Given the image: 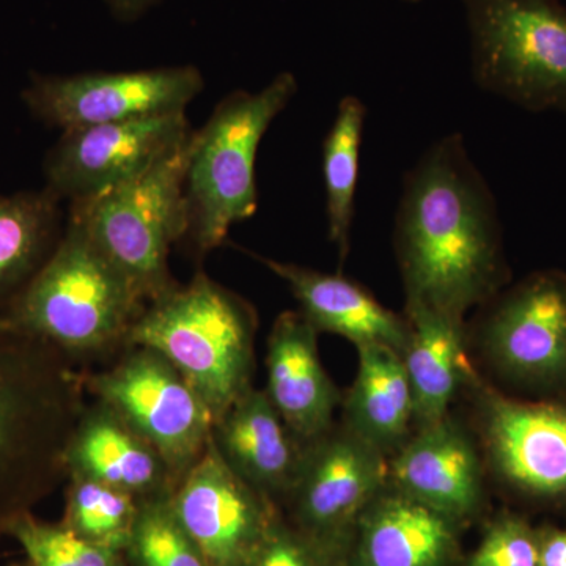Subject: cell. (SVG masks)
Instances as JSON below:
<instances>
[{
	"instance_id": "obj_1",
	"label": "cell",
	"mask_w": 566,
	"mask_h": 566,
	"mask_svg": "<svg viewBox=\"0 0 566 566\" xmlns=\"http://www.w3.org/2000/svg\"><path fill=\"white\" fill-rule=\"evenodd\" d=\"M394 248L406 304L465 322L469 311L504 290L497 203L460 134L434 142L406 174Z\"/></svg>"
},
{
	"instance_id": "obj_14",
	"label": "cell",
	"mask_w": 566,
	"mask_h": 566,
	"mask_svg": "<svg viewBox=\"0 0 566 566\" xmlns=\"http://www.w3.org/2000/svg\"><path fill=\"white\" fill-rule=\"evenodd\" d=\"M178 524L210 566H245L281 510L240 479L212 442L170 497Z\"/></svg>"
},
{
	"instance_id": "obj_6",
	"label": "cell",
	"mask_w": 566,
	"mask_h": 566,
	"mask_svg": "<svg viewBox=\"0 0 566 566\" xmlns=\"http://www.w3.org/2000/svg\"><path fill=\"white\" fill-rule=\"evenodd\" d=\"M192 134L136 177L87 202L71 203L70 218L148 304L180 285L170 274L169 252L189 229L185 182Z\"/></svg>"
},
{
	"instance_id": "obj_32",
	"label": "cell",
	"mask_w": 566,
	"mask_h": 566,
	"mask_svg": "<svg viewBox=\"0 0 566 566\" xmlns=\"http://www.w3.org/2000/svg\"><path fill=\"white\" fill-rule=\"evenodd\" d=\"M405 2L417 3V2H420V0H405Z\"/></svg>"
},
{
	"instance_id": "obj_5",
	"label": "cell",
	"mask_w": 566,
	"mask_h": 566,
	"mask_svg": "<svg viewBox=\"0 0 566 566\" xmlns=\"http://www.w3.org/2000/svg\"><path fill=\"white\" fill-rule=\"evenodd\" d=\"M296 92L293 73L277 74L260 92H234L223 98L207 125L192 134L185 182L186 237L199 259L223 244L234 223L255 214L256 151Z\"/></svg>"
},
{
	"instance_id": "obj_22",
	"label": "cell",
	"mask_w": 566,
	"mask_h": 566,
	"mask_svg": "<svg viewBox=\"0 0 566 566\" xmlns=\"http://www.w3.org/2000/svg\"><path fill=\"white\" fill-rule=\"evenodd\" d=\"M356 349L359 367L342 403V422L389 458L415 431V401L403 357L381 345Z\"/></svg>"
},
{
	"instance_id": "obj_19",
	"label": "cell",
	"mask_w": 566,
	"mask_h": 566,
	"mask_svg": "<svg viewBox=\"0 0 566 566\" xmlns=\"http://www.w3.org/2000/svg\"><path fill=\"white\" fill-rule=\"evenodd\" d=\"M66 463L69 475L92 476L140 502L172 497L178 485L161 453L99 400L85 406L71 438Z\"/></svg>"
},
{
	"instance_id": "obj_33",
	"label": "cell",
	"mask_w": 566,
	"mask_h": 566,
	"mask_svg": "<svg viewBox=\"0 0 566 566\" xmlns=\"http://www.w3.org/2000/svg\"><path fill=\"white\" fill-rule=\"evenodd\" d=\"M13 566H31V565H29V564H25V565H13Z\"/></svg>"
},
{
	"instance_id": "obj_25",
	"label": "cell",
	"mask_w": 566,
	"mask_h": 566,
	"mask_svg": "<svg viewBox=\"0 0 566 566\" xmlns=\"http://www.w3.org/2000/svg\"><path fill=\"white\" fill-rule=\"evenodd\" d=\"M66 482L63 524L87 542L125 554L139 515V499L87 475L70 474Z\"/></svg>"
},
{
	"instance_id": "obj_10",
	"label": "cell",
	"mask_w": 566,
	"mask_h": 566,
	"mask_svg": "<svg viewBox=\"0 0 566 566\" xmlns=\"http://www.w3.org/2000/svg\"><path fill=\"white\" fill-rule=\"evenodd\" d=\"M386 485L387 457L340 420L305 447L300 475L281 512L346 566L357 523Z\"/></svg>"
},
{
	"instance_id": "obj_26",
	"label": "cell",
	"mask_w": 566,
	"mask_h": 566,
	"mask_svg": "<svg viewBox=\"0 0 566 566\" xmlns=\"http://www.w3.org/2000/svg\"><path fill=\"white\" fill-rule=\"evenodd\" d=\"M9 536L20 543L31 566H129L125 554L95 545L65 524H51L25 513L11 524Z\"/></svg>"
},
{
	"instance_id": "obj_30",
	"label": "cell",
	"mask_w": 566,
	"mask_h": 566,
	"mask_svg": "<svg viewBox=\"0 0 566 566\" xmlns=\"http://www.w3.org/2000/svg\"><path fill=\"white\" fill-rule=\"evenodd\" d=\"M538 531L539 566H566V531L543 526Z\"/></svg>"
},
{
	"instance_id": "obj_18",
	"label": "cell",
	"mask_w": 566,
	"mask_h": 566,
	"mask_svg": "<svg viewBox=\"0 0 566 566\" xmlns=\"http://www.w3.org/2000/svg\"><path fill=\"white\" fill-rule=\"evenodd\" d=\"M461 528L387 482L357 523L346 566H457Z\"/></svg>"
},
{
	"instance_id": "obj_28",
	"label": "cell",
	"mask_w": 566,
	"mask_h": 566,
	"mask_svg": "<svg viewBox=\"0 0 566 566\" xmlns=\"http://www.w3.org/2000/svg\"><path fill=\"white\" fill-rule=\"evenodd\" d=\"M464 566H539L538 531L515 513H502Z\"/></svg>"
},
{
	"instance_id": "obj_13",
	"label": "cell",
	"mask_w": 566,
	"mask_h": 566,
	"mask_svg": "<svg viewBox=\"0 0 566 566\" xmlns=\"http://www.w3.org/2000/svg\"><path fill=\"white\" fill-rule=\"evenodd\" d=\"M191 133L185 112L69 129L44 159V189L61 202H87L136 177Z\"/></svg>"
},
{
	"instance_id": "obj_15",
	"label": "cell",
	"mask_w": 566,
	"mask_h": 566,
	"mask_svg": "<svg viewBox=\"0 0 566 566\" xmlns=\"http://www.w3.org/2000/svg\"><path fill=\"white\" fill-rule=\"evenodd\" d=\"M486 475L479 441L452 412L438 422L417 428L387 458L390 486L461 527L485 509Z\"/></svg>"
},
{
	"instance_id": "obj_4",
	"label": "cell",
	"mask_w": 566,
	"mask_h": 566,
	"mask_svg": "<svg viewBox=\"0 0 566 566\" xmlns=\"http://www.w3.org/2000/svg\"><path fill=\"white\" fill-rule=\"evenodd\" d=\"M251 303L205 273L148 304L128 346L155 349L203 398L212 423L253 387L255 335Z\"/></svg>"
},
{
	"instance_id": "obj_16",
	"label": "cell",
	"mask_w": 566,
	"mask_h": 566,
	"mask_svg": "<svg viewBox=\"0 0 566 566\" xmlns=\"http://www.w3.org/2000/svg\"><path fill=\"white\" fill-rule=\"evenodd\" d=\"M318 331L301 311H285L268 335L266 392L286 427L304 444L335 423L344 397L324 370Z\"/></svg>"
},
{
	"instance_id": "obj_11",
	"label": "cell",
	"mask_w": 566,
	"mask_h": 566,
	"mask_svg": "<svg viewBox=\"0 0 566 566\" xmlns=\"http://www.w3.org/2000/svg\"><path fill=\"white\" fill-rule=\"evenodd\" d=\"M472 335L483 359L510 385L566 390V274L527 275L482 305Z\"/></svg>"
},
{
	"instance_id": "obj_9",
	"label": "cell",
	"mask_w": 566,
	"mask_h": 566,
	"mask_svg": "<svg viewBox=\"0 0 566 566\" xmlns=\"http://www.w3.org/2000/svg\"><path fill=\"white\" fill-rule=\"evenodd\" d=\"M463 389L474 406L488 474L526 501L566 506V403L517 400L471 365Z\"/></svg>"
},
{
	"instance_id": "obj_21",
	"label": "cell",
	"mask_w": 566,
	"mask_h": 566,
	"mask_svg": "<svg viewBox=\"0 0 566 566\" xmlns=\"http://www.w3.org/2000/svg\"><path fill=\"white\" fill-rule=\"evenodd\" d=\"M409 340L401 357L415 401V430L449 416L463 390L469 364L468 326L463 319L422 304H406Z\"/></svg>"
},
{
	"instance_id": "obj_24",
	"label": "cell",
	"mask_w": 566,
	"mask_h": 566,
	"mask_svg": "<svg viewBox=\"0 0 566 566\" xmlns=\"http://www.w3.org/2000/svg\"><path fill=\"white\" fill-rule=\"evenodd\" d=\"M367 109L357 96H345L323 145V175L331 243L344 263L352 245L354 200L359 178L360 142Z\"/></svg>"
},
{
	"instance_id": "obj_7",
	"label": "cell",
	"mask_w": 566,
	"mask_h": 566,
	"mask_svg": "<svg viewBox=\"0 0 566 566\" xmlns=\"http://www.w3.org/2000/svg\"><path fill=\"white\" fill-rule=\"evenodd\" d=\"M472 76L531 112L566 114V6L562 0H461Z\"/></svg>"
},
{
	"instance_id": "obj_2",
	"label": "cell",
	"mask_w": 566,
	"mask_h": 566,
	"mask_svg": "<svg viewBox=\"0 0 566 566\" xmlns=\"http://www.w3.org/2000/svg\"><path fill=\"white\" fill-rule=\"evenodd\" d=\"M85 395L82 365L0 322V538L69 479Z\"/></svg>"
},
{
	"instance_id": "obj_8",
	"label": "cell",
	"mask_w": 566,
	"mask_h": 566,
	"mask_svg": "<svg viewBox=\"0 0 566 566\" xmlns=\"http://www.w3.org/2000/svg\"><path fill=\"white\" fill-rule=\"evenodd\" d=\"M112 359L103 370L85 371L87 394L147 439L180 483L210 444V409L161 353L132 345Z\"/></svg>"
},
{
	"instance_id": "obj_20",
	"label": "cell",
	"mask_w": 566,
	"mask_h": 566,
	"mask_svg": "<svg viewBox=\"0 0 566 566\" xmlns=\"http://www.w3.org/2000/svg\"><path fill=\"white\" fill-rule=\"evenodd\" d=\"M289 285L300 311L319 334L342 335L354 346L381 345L403 354L409 340L405 315L385 307L359 283L342 274L256 256Z\"/></svg>"
},
{
	"instance_id": "obj_27",
	"label": "cell",
	"mask_w": 566,
	"mask_h": 566,
	"mask_svg": "<svg viewBox=\"0 0 566 566\" xmlns=\"http://www.w3.org/2000/svg\"><path fill=\"white\" fill-rule=\"evenodd\" d=\"M125 557L129 566H210L178 524L170 497L140 502Z\"/></svg>"
},
{
	"instance_id": "obj_12",
	"label": "cell",
	"mask_w": 566,
	"mask_h": 566,
	"mask_svg": "<svg viewBox=\"0 0 566 566\" xmlns=\"http://www.w3.org/2000/svg\"><path fill=\"white\" fill-rule=\"evenodd\" d=\"M203 77L193 66L35 76L24 103L48 126L69 129L182 114L202 92Z\"/></svg>"
},
{
	"instance_id": "obj_3",
	"label": "cell",
	"mask_w": 566,
	"mask_h": 566,
	"mask_svg": "<svg viewBox=\"0 0 566 566\" xmlns=\"http://www.w3.org/2000/svg\"><path fill=\"white\" fill-rule=\"evenodd\" d=\"M147 305L136 285L70 218L50 259L0 311V322L84 367L128 348Z\"/></svg>"
},
{
	"instance_id": "obj_23",
	"label": "cell",
	"mask_w": 566,
	"mask_h": 566,
	"mask_svg": "<svg viewBox=\"0 0 566 566\" xmlns=\"http://www.w3.org/2000/svg\"><path fill=\"white\" fill-rule=\"evenodd\" d=\"M59 205L46 189L0 196V311L32 281L61 240Z\"/></svg>"
},
{
	"instance_id": "obj_17",
	"label": "cell",
	"mask_w": 566,
	"mask_h": 566,
	"mask_svg": "<svg viewBox=\"0 0 566 566\" xmlns=\"http://www.w3.org/2000/svg\"><path fill=\"white\" fill-rule=\"evenodd\" d=\"M212 442L230 469L279 510L292 494L305 455L262 389L252 387L212 423Z\"/></svg>"
},
{
	"instance_id": "obj_29",
	"label": "cell",
	"mask_w": 566,
	"mask_h": 566,
	"mask_svg": "<svg viewBox=\"0 0 566 566\" xmlns=\"http://www.w3.org/2000/svg\"><path fill=\"white\" fill-rule=\"evenodd\" d=\"M245 566H342L297 532L282 512L273 521Z\"/></svg>"
},
{
	"instance_id": "obj_31",
	"label": "cell",
	"mask_w": 566,
	"mask_h": 566,
	"mask_svg": "<svg viewBox=\"0 0 566 566\" xmlns=\"http://www.w3.org/2000/svg\"><path fill=\"white\" fill-rule=\"evenodd\" d=\"M115 17L120 20L133 21L151 9L158 0H106Z\"/></svg>"
}]
</instances>
